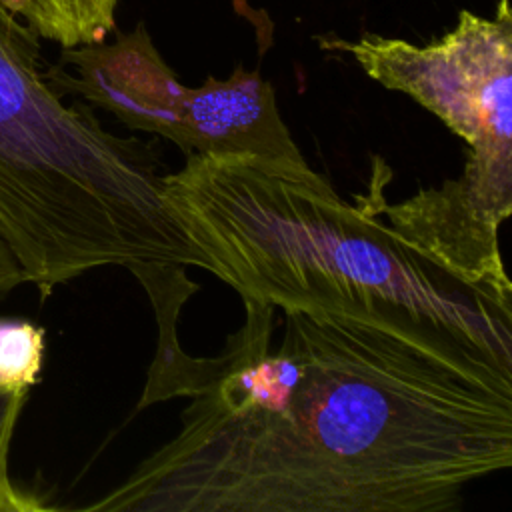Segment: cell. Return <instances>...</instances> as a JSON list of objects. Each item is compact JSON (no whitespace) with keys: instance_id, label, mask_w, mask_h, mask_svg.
<instances>
[{"instance_id":"3","label":"cell","mask_w":512,"mask_h":512,"mask_svg":"<svg viewBox=\"0 0 512 512\" xmlns=\"http://www.w3.org/2000/svg\"><path fill=\"white\" fill-rule=\"evenodd\" d=\"M154 140L102 128L50 84L40 38L0 0V236L42 296L144 262L208 270L162 202Z\"/></svg>"},{"instance_id":"1","label":"cell","mask_w":512,"mask_h":512,"mask_svg":"<svg viewBox=\"0 0 512 512\" xmlns=\"http://www.w3.org/2000/svg\"><path fill=\"white\" fill-rule=\"evenodd\" d=\"M224 350L150 368L180 432L84 510L440 512L512 464V360L402 306L242 300Z\"/></svg>"},{"instance_id":"7","label":"cell","mask_w":512,"mask_h":512,"mask_svg":"<svg viewBox=\"0 0 512 512\" xmlns=\"http://www.w3.org/2000/svg\"><path fill=\"white\" fill-rule=\"evenodd\" d=\"M40 40L60 48L96 44L116 30L118 0H2Z\"/></svg>"},{"instance_id":"6","label":"cell","mask_w":512,"mask_h":512,"mask_svg":"<svg viewBox=\"0 0 512 512\" xmlns=\"http://www.w3.org/2000/svg\"><path fill=\"white\" fill-rule=\"evenodd\" d=\"M370 212L466 284L512 296L500 256L498 230L512 212V152L468 150L458 178L420 190L400 204L378 188L358 196Z\"/></svg>"},{"instance_id":"10","label":"cell","mask_w":512,"mask_h":512,"mask_svg":"<svg viewBox=\"0 0 512 512\" xmlns=\"http://www.w3.org/2000/svg\"><path fill=\"white\" fill-rule=\"evenodd\" d=\"M22 282H26L24 272H22L18 260L14 258L12 250L8 248V244L0 236V298L10 294Z\"/></svg>"},{"instance_id":"5","label":"cell","mask_w":512,"mask_h":512,"mask_svg":"<svg viewBox=\"0 0 512 512\" xmlns=\"http://www.w3.org/2000/svg\"><path fill=\"white\" fill-rule=\"evenodd\" d=\"M324 48L352 54L388 90H398L438 116L472 152L512 150V12L500 0L492 18L460 10L442 38L416 46L362 34L320 38Z\"/></svg>"},{"instance_id":"4","label":"cell","mask_w":512,"mask_h":512,"mask_svg":"<svg viewBox=\"0 0 512 512\" xmlns=\"http://www.w3.org/2000/svg\"><path fill=\"white\" fill-rule=\"evenodd\" d=\"M50 84L116 116L130 130L162 136L190 154H258L304 160L282 120L274 88L238 64L224 80L184 86L144 24L112 42L62 48Z\"/></svg>"},{"instance_id":"8","label":"cell","mask_w":512,"mask_h":512,"mask_svg":"<svg viewBox=\"0 0 512 512\" xmlns=\"http://www.w3.org/2000/svg\"><path fill=\"white\" fill-rule=\"evenodd\" d=\"M44 362V330L28 320L0 318V386L30 390Z\"/></svg>"},{"instance_id":"2","label":"cell","mask_w":512,"mask_h":512,"mask_svg":"<svg viewBox=\"0 0 512 512\" xmlns=\"http://www.w3.org/2000/svg\"><path fill=\"white\" fill-rule=\"evenodd\" d=\"M162 202L208 272L278 308L402 306L512 360V296L432 262L306 160L190 154Z\"/></svg>"},{"instance_id":"9","label":"cell","mask_w":512,"mask_h":512,"mask_svg":"<svg viewBox=\"0 0 512 512\" xmlns=\"http://www.w3.org/2000/svg\"><path fill=\"white\" fill-rule=\"evenodd\" d=\"M26 398L28 390L0 386V512H38L52 508L36 494L18 488L8 472L10 444Z\"/></svg>"}]
</instances>
